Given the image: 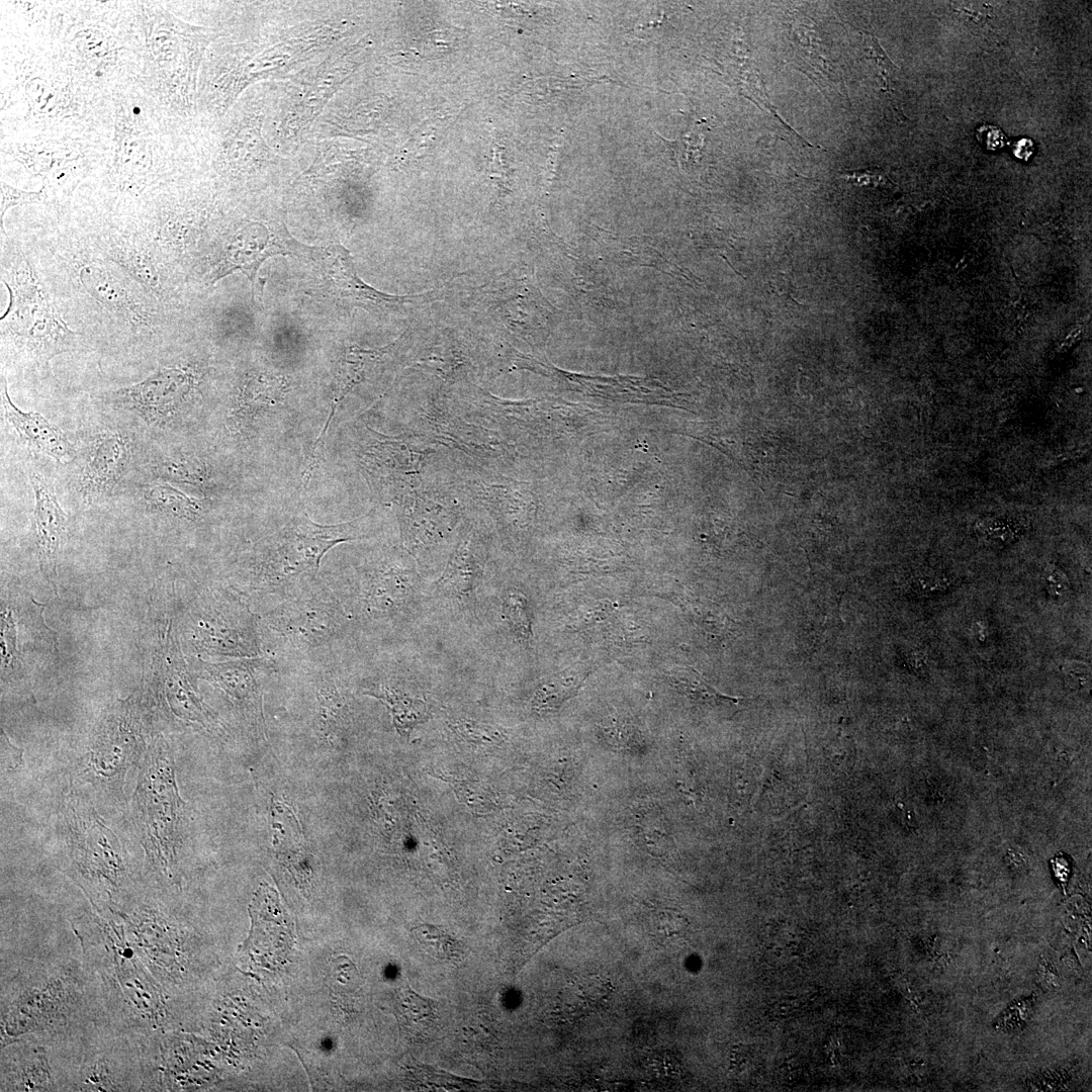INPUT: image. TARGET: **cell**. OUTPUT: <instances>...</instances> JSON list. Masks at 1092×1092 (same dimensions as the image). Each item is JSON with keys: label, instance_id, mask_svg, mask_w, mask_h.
<instances>
[{"label": "cell", "instance_id": "16", "mask_svg": "<svg viewBox=\"0 0 1092 1092\" xmlns=\"http://www.w3.org/2000/svg\"><path fill=\"white\" fill-rule=\"evenodd\" d=\"M202 677L219 688L254 723L262 720V682L274 674L277 661L270 656L235 658L220 662L199 659Z\"/></svg>", "mask_w": 1092, "mask_h": 1092}, {"label": "cell", "instance_id": "27", "mask_svg": "<svg viewBox=\"0 0 1092 1092\" xmlns=\"http://www.w3.org/2000/svg\"><path fill=\"white\" fill-rule=\"evenodd\" d=\"M502 614L515 638L530 646L533 640V613L526 595L520 589H508L503 598Z\"/></svg>", "mask_w": 1092, "mask_h": 1092}, {"label": "cell", "instance_id": "26", "mask_svg": "<svg viewBox=\"0 0 1092 1092\" xmlns=\"http://www.w3.org/2000/svg\"><path fill=\"white\" fill-rule=\"evenodd\" d=\"M664 677L677 693L698 703L719 704L730 702L737 704L744 700L722 694L690 666H673L664 674Z\"/></svg>", "mask_w": 1092, "mask_h": 1092}, {"label": "cell", "instance_id": "20", "mask_svg": "<svg viewBox=\"0 0 1092 1092\" xmlns=\"http://www.w3.org/2000/svg\"><path fill=\"white\" fill-rule=\"evenodd\" d=\"M2 1088L6 1091H51L55 1089L47 1052L28 1048L2 1064ZM2 1089V1090H3Z\"/></svg>", "mask_w": 1092, "mask_h": 1092}, {"label": "cell", "instance_id": "35", "mask_svg": "<svg viewBox=\"0 0 1092 1092\" xmlns=\"http://www.w3.org/2000/svg\"><path fill=\"white\" fill-rule=\"evenodd\" d=\"M1 746L2 762L5 769L19 766L22 761V750L10 742L3 729L1 731Z\"/></svg>", "mask_w": 1092, "mask_h": 1092}, {"label": "cell", "instance_id": "33", "mask_svg": "<svg viewBox=\"0 0 1092 1092\" xmlns=\"http://www.w3.org/2000/svg\"><path fill=\"white\" fill-rule=\"evenodd\" d=\"M840 175L846 182L859 187H879L891 183L886 173L879 168L843 171Z\"/></svg>", "mask_w": 1092, "mask_h": 1092}, {"label": "cell", "instance_id": "22", "mask_svg": "<svg viewBox=\"0 0 1092 1092\" xmlns=\"http://www.w3.org/2000/svg\"><path fill=\"white\" fill-rule=\"evenodd\" d=\"M363 694L382 702L390 711L394 727L402 737L429 718L427 705L390 682L378 681L368 685Z\"/></svg>", "mask_w": 1092, "mask_h": 1092}, {"label": "cell", "instance_id": "24", "mask_svg": "<svg viewBox=\"0 0 1092 1092\" xmlns=\"http://www.w3.org/2000/svg\"><path fill=\"white\" fill-rule=\"evenodd\" d=\"M142 495L149 509L179 521L197 522L203 514L197 499L164 480L158 479L144 485Z\"/></svg>", "mask_w": 1092, "mask_h": 1092}, {"label": "cell", "instance_id": "12", "mask_svg": "<svg viewBox=\"0 0 1092 1092\" xmlns=\"http://www.w3.org/2000/svg\"><path fill=\"white\" fill-rule=\"evenodd\" d=\"M77 991L76 982L60 973L25 986L2 1008V1040L64 1024L76 1007Z\"/></svg>", "mask_w": 1092, "mask_h": 1092}, {"label": "cell", "instance_id": "11", "mask_svg": "<svg viewBox=\"0 0 1092 1092\" xmlns=\"http://www.w3.org/2000/svg\"><path fill=\"white\" fill-rule=\"evenodd\" d=\"M333 590L353 621L388 624L412 606L418 582L400 563L382 562L363 571L348 588Z\"/></svg>", "mask_w": 1092, "mask_h": 1092}, {"label": "cell", "instance_id": "19", "mask_svg": "<svg viewBox=\"0 0 1092 1092\" xmlns=\"http://www.w3.org/2000/svg\"><path fill=\"white\" fill-rule=\"evenodd\" d=\"M1 403L5 419L30 449L60 464L70 463L74 459V447L58 426L37 412H25L14 404L3 374L1 375Z\"/></svg>", "mask_w": 1092, "mask_h": 1092}, {"label": "cell", "instance_id": "6", "mask_svg": "<svg viewBox=\"0 0 1092 1092\" xmlns=\"http://www.w3.org/2000/svg\"><path fill=\"white\" fill-rule=\"evenodd\" d=\"M146 749L139 699L116 702L100 719L76 763L72 791L89 799L98 810L124 809L127 774L140 765Z\"/></svg>", "mask_w": 1092, "mask_h": 1092}, {"label": "cell", "instance_id": "23", "mask_svg": "<svg viewBox=\"0 0 1092 1092\" xmlns=\"http://www.w3.org/2000/svg\"><path fill=\"white\" fill-rule=\"evenodd\" d=\"M588 669L571 666L544 678L530 701L532 712L544 715L556 712L582 687Z\"/></svg>", "mask_w": 1092, "mask_h": 1092}, {"label": "cell", "instance_id": "32", "mask_svg": "<svg viewBox=\"0 0 1092 1092\" xmlns=\"http://www.w3.org/2000/svg\"><path fill=\"white\" fill-rule=\"evenodd\" d=\"M1 200H0V222L2 234L6 236L4 228V217L6 211L16 205L43 203L48 199V194L44 187L39 191H24L16 189L8 185L3 180L1 181Z\"/></svg>", "mask_w": 1092, "mask_h": 1092}, {"label": "cell", "instance_id": "8", "mask_svg": "<svg viewBox=\"0 0 1092 1092\" xmlns=\"http://www.w3.org/2000/svg\"><path fill=\"white\" fill-rule=\"evenodd\" d=\"M186 636L198 654L231 659L265 656L259 613L234 586L194 602Z\"/></svg>", "mask_w": 1092, "mask_h": 1092}, {"label": "cell", "instance_id": "14", "mask_svg": "<svg viewBox=\"0 0 1092 1092\" xmlns=\"http://www.w3.org/2000/svg\"><path fill=\"white\" fill-rule=\"evenodd\" d=\"M133 437L120 428H103L88 440L80 465L78 490L93 505L117 488L133 459Z\"/></svg>", "mask_w": 1092, "mask_h": 1092}, {"label": "cell", "instance_id": "21", "mask_svg": "<svg viewBox=\"0 0 1092 1092\" xmlns=\"http://www.w3.org/2000/svg\"><path fill=\"white\" fill-rule=\"evenodd\" d=\"M479 568L469 540L455 548L443 574L435 583L438 595L454 601H467L479 582Z\"/></svg>", "mask_w": 1092, "mask_h": 1092}, {"label": "cell", "instance_id": "34", "mask_svg": "<svg viewBox=\"0 0 1092 1092\" xmlns=\"http://www.w3.org/2000/svg\"><path fill=\"white\" fill-rule=\"evenodd\" d=\"M655 933L665 937H673L681 933L687 926V920L674 911H662L654 919Z\"/></svg>", "mask_w": 1092, "mask_h": 1092}, {"label": "cell", "instance_id": "2", "mask_svg": "<svg viewBox=\"0 0 1092 1092\" xmlns=\"http://www.w3.org/2000/svg\"><path fill=\"white\" fill-rule=\"evenodd\" d=\"M61 827L67 875L98 913L111 916L133 895L134 871L125 845L97 807L72 790L61 807Z\"/></svg>", "mask_w": 1092, "mask_h": 1092}, {"label": "cell", "instance_id": "30", "mask_svg": "<svg viewBox=\"0 0 1092 1092\" xmlns=\"http://www.w3.org/2000/svg\"><path fill=\"white\" fill-rule=\"evenodd\" d=\"M110 1060L100 1057L84 1065L80 1073L77 1089L81 1091H116L124 1090L119 1076Z\"/></svg>", "mask_w": 1092, "mask_h": 1092}, {"label": "cell", "instance_id": "1", "mask_svg": "<svg viewBox=\"0 0 1092 1092\" xmlns=\"http://www.w3.org/2000/svg\"><path fill=\"white\" fill-rule=\"evenodd\" d=\"M366 537L363 519L323 525L292 517L253 545L239 583L232 586L262 613L314 581L334 546Z\"/></svg>", "mask_w": 1092, "mask_h": 1092}, {"label": "cell", "instance_id": "5", "mask_svg": "<svg viewBox=\"0 0 1092 1092\" xmlns=\"http://www.w3.org/2000/svg\"><path fill=\"white\" fill-rule=\"evenodd\" d=\"M259 616L265 656L278 664L336 658L353 624L333 588L318 577Z\"/></svg>", "mask_w": 1092, "mask_h": 1092}, {"label": "cell", "instance_id": "17", "mask_svg": "<svg viewBox=\"0 0 1092 1092\" xmlns=\"http://www.w3.org/2000/svg\"><path fill=\"white\" fill-rule=\"evenodd\" d=\"M33 491V528L39 568L46 579L56 587L57 566L67 530L68 517L61 507L54 487L35 469L29 470Z\"/></svg>", "mask_w": 1092, "mask_h": 1092}, {"label": "cell", "instance_id": "28", "mask_svg": "<svg viewBox=\"0 0 1092 1092\" xmlns=\"http://www.w3.org/2000/svg\"><path fill=\"white\" fill-rule=\"evenodd\" d=\"M413 933L420 945L438 960L455 963L463 957L462 944L439 926L420 924L413 929Z\"/></svg>", "mask_w": 1092, "mask_h": 1092}, {"label": "cell", "instance_id": "7", "mask_svg": "<svg viewBox=\"0 0 1092 1092\" xmlns=\"http://www.w3.org/2000/svg\"><path fill=\"white\" fill-rule=\"evenodd\" d=\"M80 928L84 952L117 1010L133 1022L159 1028L166 1014L159 983L128 942L122 924L93 914Z\"/></svg>", "mask_w": 1092, "mask_h": 1092}, {"label": "cell", "instance_id": "9", "mask_svg": "<svg viewBox=\"0 0 1092 1092\" xmlns=\"http://www.w3.org/2000/svg\"><path fill=\"white\" fill-rule=\"evenodd\" d=\"M69 257L71 278L77 280V288L89 295L101 309L117 321L121 329L133 336L155 334L159 325V302L139 284L130 283L128 274L122 275L107 265L105 257L92 258L88 253Z\"/></svg>", "mask_w": 1092, "mask_h": 1092}, {"label": "cell", "instance_id": "29", "mask_svg": "<svg viewBox=\"0 0 1092 1092\" xmlns=\"http://www.w3.org/2000/svg\"><path fill=\"white\" fill-rule=\"evenodd\" d=\"M398 1006L404 1025L418 1031L428 1029L436 1019V1001L417 994L408 987L401 990Z\"/></svg>", "mask_w": 1092, "mask_h": 1092}, {"label": "cell", "instance_id": "13", "mask_svg": "<svg viewBox=\"0 0 1092 1092\" xmlns=\"http://www.w3.org/2000/svg\"><path fill=\"white\" fill-rule=\"evenodd\" d=\"M157 678L155 698L165 716L209 732L216 728L218 723L197 693L171 625L159 650Z\"/></svg>", "mask_w": 1092, "mask_h": 1092}, {"label": "cell", "instance_id": "4", "mask_svg": "<svg viewBox=\"0 0 1092 1092\" xmlns=\"http://www.w3.org/2000/svg\"><path fill=\"white\" fill-rule=\"evenodd\" d=\"M129 807L133 832L151 874L167 884L179 879L178 855L185 823L174 760L163 735L147 746Z\"/></svg>", "mask_w": 1092, "mask_h": 1092}, {"label": "cell", "instance_id": "18", "mask_svg": "<svg viewBox=\"0 0 1092 1092\" xmlns=\"http://www.w3.org/2000/svg\"><path fill=\"white\" fill-rule=\"evenodd\" d=\"M289 253L265 230H243L228 238L216 253L211 266L209 281L214 284L226 275L239 270L251 281L253 296L259 299L263 293V281L257 273L264 261L273 256Z\"/></svg>", "mask_w": 1092, "mask_h": 1092}, {"label": "cell", "instance_id": "3", "mask_svg": "<svg viewBox=\"0 0 1092 1092\" xmlns=\"http://www.w3.org/2000/svg\"><path fill=\"white\" fill-rule=\"evenodd\" d=\"M1 263L2 282L9 292L1 316L2 356L21 369L46 370L53 358L76 348L78 333L63 321L21 251Z\"/></svg>", "mask_w": 1092, "mask_h": 1092}, {"label": "cell", "instance_id": "15", "mask_svg": "<svg viewBox=\"0 0 1092 1092\" xmlns=\"http://www.w3.org/2000/svg\"><path fill=\"white\" fill-rule=\"evenodd\" d=\"M321 272L324 289L332 295L351 300L368 309H397L404 303L428 300V293L389 295L367 285L354 268L349 252L340 245L307 249Z\"/></svg>", "mask_w": 1092, "mask_h": 1092}, {"label": "cell", "instance_id": "25", "mask_svg": "<svg viewBox=\"0 0 1092 1092\" xmlns=\"http://www.w3.org/2000/svg\"><path fill=\"white\" fill-rule=\"evenodd\" d=\"M152 470L157 478L167 482L199 485L207 482L208 472L196 458L181 452H168L156 456Z\"/></svg>", "mask_w": 1092, "mask_h": 1092}, {"label": "cell", "instance_id": "10", "mask_svg": "<svg viewBox=\"0 0 1092 1092\" xmlns=\"http://www.w3.org/2000/svg\"><path fill=\"white\" fill-rule=\"evenodd\" d=\"M197 376L188 367L163 366L143 380L111 391L109 401L154 429L174 425L189 407Z\"/></svg>", "mask_w": 1092, "mask_h": 1092}, {"label": "cell", "instance_id": "31", "mask_svg": "<svg viewBox=\"0 0 1092 1092\" xmlns=\"http://www.w3.org/2000/svg\"><path fill=\"white\" fill-rule=\"evenodd\" d=\"M861 48L867 60L871 62L883 91L892 92V84L898 68L892 63L873 33L860 31Z\"/></svg>", "mask_w": 1092, "mask_h": 1092}]
</instances>
